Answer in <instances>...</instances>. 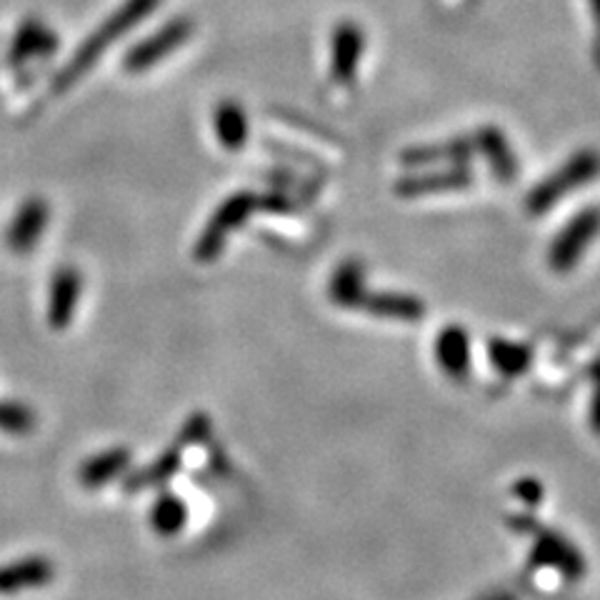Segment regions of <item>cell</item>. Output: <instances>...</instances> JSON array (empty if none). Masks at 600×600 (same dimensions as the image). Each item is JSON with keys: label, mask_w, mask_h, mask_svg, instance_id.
<instances>
[{"label": "cell", "mask_w": 600, "mask_h": 600, "mask_svg": "<svg viewBox=\"0 0 600 600\" xmlns=\"http://www.w3.org/2000/svg\"><path fill=\"white\" fill-rule=\"evenodd\" d=\"M598 173H600V155L596 151L576 153L561 170H555L551 178H545L541 186L530 190L528 211L536 215L551 211L563 196H568L570 190L586 186V183L593 180Z\"/></svg>", "instance_id": "cell-1"}, {"label": "cell", "mask_w": 600, "mask_h": 600, "mask_svg": "<svg viewBox=\"0 0 600 600\" xmlns=\"http://www.w3.org/2000/svg\"><path fill=\"white\" fill-rule=\"evenodd\" d=\"M600 233V211L598 208H586L580 211L576 219H573L565 228L558 233V238L553 240L551 254H548V260H551L553 271H570L573 266L578 263L580 256L586 254L590 243Z\"/></svg>", "instance_id": "cell-2"}, {"label": "cell", "mask_w": 600, "mask_h": 600, "mask_svg": "<svg viewBox=\"0 0 600 600\" xmlns=\"http://www.w3.org/2000/svg\"><path fill=\"white\" fill-rule=\"evenodd\" d=\"M365 40L363 31L353 23H343L336 28L333 36V75L336 81L348 83L353 81L355 71H358L361 56H363Z\"/></svg>", "instance_id": "cell-3"}, {"label": "cell", "mask_w": 600, "mask_h": 600, "mask_svg": "<svg viewBox=\"0 0 600 600\" xmlns=\"http://www.w3.org/2000/svg\"><path fill=\"white\" fill-rule=\"evenodd\" d=\"M533 563L538 565H553V568L563 570L568 578H576L583 573V561L573 548L548 530H538V541L533 551Z\"/></svg>", "instance_id": "cell-4"}, {"label": "cell", "mask_w": 600, "mask_h": 600, "mask_svg": "<svg viewBox=\"0 0 600 600\" xmlns=\"http://www.w3.org/2000/svg\"><path fill=\"white\" fill-rule=\"evenodd\" d=\"M473 180V173L466 168H456L450 170H440V173H428V176H419V178H405L398 183V193L405 198L413 196H423V193H438V190H458V188H468Z\"/></svg>", "instance_id": "cell-5"}, {"label": "cell", "mask_w": 600, "mask_h": 600, "mask_svg": "<svg viewBox=\"0 0 600 600\" xmlns=\"http://www.w3.org/2000/svg\"><path fill=\"white\" fill-rule=\"evenodd\" d=\"M475 145L481 148L483 155H485V161H489V165H491V170L503 183H510L513 178H516V173H518L516 155H513L510 145L506 141V136H503L498 128L478 130Z\"/></svg>", "instance_id": "cell-6"}, {"label": "cell", "mask_w": 600, "mask_h": 600, "mask_svg": "<svg viewBox=\"0 0 600 600\" xmlns=\"http://www.w3.org/2000/svg\"><path fill=\"white\" fill-rule=\"evenodd\" d=\"M438 363L443 370L454 378H463L468 373V361H471V345H468V333L458 326H448L438 336L436 343Z\"/></svg>", "instance_id": "cell-7"}, {"label": "cell", "mask_w": 600, "mask_h": 600, "mask_svg": "<svg viewBox=\"0 0 600 600\" xmlns=\"http://www.w3.org/2000/svg\"><path fill=\"white\" fill-rule=\"evenodd\" d=\"M361 306L368 313H373V316L408 320V323H411V320H419L425 313L421 301L411 298V295H398V293H380V295L365 293Z\"/></svg>", "instance_id": "cell-8"}, {"label": "cell", "mask_w": 600, "mask_h": 600, "mask_svg": "<svg viewBox=\"0 0 600 600\" xmlns=\"http://www.w3.org/2000/svg\"><path fill=\"white\" fill-rule=\"evenodd\" d=\"M473 153L471 141L466 138H456V141L443 143V145H421V148H408L400 155L405 165H431V163H460Z\"/></svg>", "instance_id": "cell-9"}, {"label": "cell", "mask_w": 600, "mask_h": 600, "mask_svg": "<svg viewBox=\"0 0 600 600\" xmlns=\"http://www.w3.org/2000/svg\"><path fill=\"white\" fill-rule=\"evenodd\" d=\"M330 293H333L336 303H341V306H361L365 298L363 268L358 263H345L341 271L336 273Z\"/></svg>", "instance_id": "cell-10"}, {"label": "cell", "mask_w": 600, "mask_h": 600, "mask_svg": "<svg viewBox=\"0 0 600 600\" xmlns=\"http://www.w3.org/2000/svg\"><path fill=\"white\" fill-rule=\"evenodd\" d=\"M491 358L495 368L506 373V376H516V373H523L530 365V348L506 341H493Z\"/></svg>", "instance_id": "cell-11"}, {"label": "cell", "mask_w": 600, "mask_h": 600, "mask_svg": "<svg viewBox=\"0 0 600 600\" xmlns=\"http://www.w3.org/2000/svg\"><path fill=\"white\" fill-rule=\"evenodd\" d=\"M518 493L520 495H526V498H528V503H538V498H541V485H538V483H533V481H523V483H520L518 485Z\"/></svg>", "instance_id": "cell-12"}, {"label": "cell", "mask_w": 600, "mask_h": 600, "mask_svg": "<svg viewBox=\"0 0 600 600\" xmlns=\"http://www.w3.org/2000/svg\"><path fill=\"white\" fill-rule=\"evenodd\" d=\"M593 376H596V386H598V393H596V400H593V428L600 433V363L593 368Z\"/></svg>", "instance_id": "cell-13"}, {"label": "cell", "mask_w": 600, "mask_h": 600, "mask_svg": "<svg viewBox=\"0 0 600 600\" xmlns=\"http://www.w3.org/2000/svg\"><path fill=\"white\" fill-rule=\"evenodd\" d=\"M590 8H593L596 19H598V23H600V0H590Z\"/></svg>", "instance_id": "cell-14"}, {"label": "cell", "mask_w": 600, "mask_h": 600, "mask_svg": "<svg viewBox=\"0 0 600 600\" xmlns=\"http://www.w3.org/2000/svg\"><path fill=\"white\" fill-rule=\"evenodd\" d=\"M491 600H513L510 596H495V598H491Z\"/></svg>", "instance_id": "cell-15"}]
</instances>
